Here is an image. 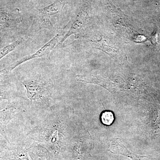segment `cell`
I'll use <instances>...</instances> for the list:
<instances>
[{
	"label": "cell",
	"instance_id": "1",
	"mask_svg": "<svg viewBox=\"0 0 160 160\" xmlns=\"http://www.w3.org/2000/svg\"><path fill=\"white\" fill-rule=\"evenodd\" d=\"M64 128L61 119H52L31 132L29 136L57 157L61 154L65 138Z\"/></svg>",
	"mask_w": 160,
	"mask_h": 160
},
{
	"label": "cell",
	"instance_id": "2",
	"mask_svg": "<svg viewBox=\"0 0 160 160\" xmlns=\"http://www.w3.org/2000/svg\"><path fill=\"white\" fill-rule=\"evenodd\" d=\"M27 97L32 102H45L52 93V84L42 78H32L22 82Z\"/></svg>",
	"mask_w": 160,
	"mask_h": 160
},
{
	"label": "cell",
	"instance_id": "3",
	"mask_svg": "<svg viewBox=\"0 0 160 160\" xmlns=\"http://www.w3.org/2000/svg\"><path fill=\"white\" fill-rule=\"evenodd\" d=\"M61 37H62V34L61 33L57 34L48 43H46L42 47H41L36 52L33 54L26 56L15 62L8 69L9 71H11L16 67L22 64L23 63L29 61V60L32 59L38 58L46 57L48 56L50 54L51 52L52 51V49H54L58 43L59 42Z\"/></svg>",
	"mask_w": 160,
	"mask_h": 160
},
{
	"label": "cell",
	"instance_id": "4",
	"mask_svg": "<svg viewBox=\"0 0 160 160\" xmlns=\"http://www.w3.org/2000/svg\"><path fill=\"white\" fill-rule=\"evenodd\" d=\"M8 143L0 149V160H30L27 149L20 145Z\"/></svg>",
	"mask_w": 160,
	"mask_h": 160
},
{
	"label": "cell",
	"instance_id": "5",
	"mask_svg": "<svg viewBox=\"0 0 160 160\" xmlns=\"http://www.w3.org/2000/svg\"><path fill=\"white\" fill-rule=\"evenodd\" d=\"M62 7V2L59 0L42 9L40 11L42 21L45 23L53 24L56 21Z\"/></svg>",
	"mask_w": 160,
	"mask_h": 160
},
{
	"label": "cell",
	"instance_id": "6",
	"mask_svg": "<svg viewBox=\"0 0 160 160\" xmlns=\"http://www.w3.org/2000/svg\"><path fill=\"white\" fill-rule=\"evenodd\" d=\"M27 151L32 160H54V156L51 152L39 143H33Z\"/></svg>",
	"mask_w": 160,
	"mask_h": 160
},
{
	"label": "cell",
	"instance_id": "7",
	"mask_svg": "<svg viewBox=\"0 0 160 160\" xmlns=\"http://www.w3.org/2000/svg\"><path fill=\"white\" fill-rule=\"evenodd\" d=\"M87 21V15L84 12H81L76 18L72 24L70 28L64 35L61 41V43L64 42L72 34L80 32L86 26Z\"/></svg>",
	"mask_w": 160,
	"mask_h": 160
},
{
	"label": "cell",
	"instance_id": "8",
	"mask_svg": "<svg viewBox=\"0 0 160 160\" xmlns=\"http://www.w3.org/2000/svg\"><path fill=\"white\" fill-rule=\"evenodd\" d=\"M76 79L78 81L88 83L98 84L106 88H112L114 86L113 81L101 77L99 76L78 75Z\"/></svg>",
	"mask_w": 160,
	"mask_h": 160
},
{
	"label": "cell",
	"instance_id": "9",
	"mask_svg": "<svg viewBox=\"0 0 160 160\" xmlns=\"http://www.w3.org/2000/svg\"><path fill=\"white\" fill-rule=\"evenodd\" d=\"M93 43L97 46L96 48L102 50L110 55L112 56V54L117 52V49L115 47L114 44L107 38L101 37V39L93 42Z\"/></svg>",
	"mask_w": 160,
	"mask_h": 160
},
{
	"label": "cell",
	"instance_id": "10",
	"mask_svg": "<svg viewBox=\"0 0 160 160\" xmlns=\"http://www.w3.org/2000/svg\"><path fill=\"white\" fill-rule=\"evenodd\" d=\"M110 151L114 153L122 154L126 156L131 158L133 160H149V158L146 157H142L133 154L130 152L128 149H126L123 145H120L118 144H113L110 147Z\"/></svg>",
	"mask_w": 160,
	"mask_h": 160
},
{
	"label": "cell",
	"instance_id": "11",
	"mask_svg": "<svg viewBox=\"0 0 160 160\" xmlns=\"http://www.w3.org/2000/svg\"><path fill=\"white\" fill-rule=\"evenodd\" d=\"M21 40H17L14 42L9 44L0 50V60L9 52L14 50L21 44Z\"/></svg>",
	"mask_w": 160,
	"mask_h": 160
},
{
	"label": "cell",
	"instance_id": "12",
	"mask_svg": "<svg viewBox=\"0 0 160 160\" xmlns=\"http://www.w3.org/2000/svg\"><path fill=\"white\" fill-rule=\"evenodd\" d=\"M101 119L103 124L109 126L113 122L114 119V116L111 112H104L102 115Z\"/></svg>",
	"mask_w": 160,
	"mask_h": 160
},
{
	"label": "cell",
	"instance_id": "13",
	"mask_svg": "<svg viewBox=\"0 0 160 160\" xmlns=\"http://www.w3.org/2000/svg\"><path fill=\"white\" fill-rule=\"evenodd\" d=\"M11 98L10 93L6 85H0V101L9 100Z\"/></svg>",
	"mask_w": 160,
	"mask_h": 160
},
{
	"label": "cell",
	"instance_id": "14",
	"mask_svg": "<svg viewBox=\"0 0 160 160\" xmlns=\"http://www.w3.org/2000/svg\"><path fill=\"white\" fill-rule=\"evenodd\" d=\"M150 41L152 45L160 47V35L158 30H155L150 37Z\"/></svg>",
	"mask_w": 160,
	"mask_h": 160
}]
</instances>
